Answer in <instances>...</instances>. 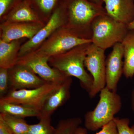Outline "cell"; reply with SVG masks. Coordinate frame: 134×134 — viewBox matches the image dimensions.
I'll return each mask as SVG.
<instances>
[{
  "label": "cell",
  "instance_id": "cell-28",
  "mask_svg": "<svg viewBox=\"0 0 134 134\" xmlns=\"http://www.w3.org/2000/svg\"><path fill=\"white\" fill-rule=\"evenodd\" d=\"M131 105L132 111L134 112V88L131 93Z\"/></svg>",
  "mask_w": 134,
  "mask_h": 134
},
{
  "label": "cell",
  "instance_id": "cell-17",
  "mask_svg": "<svg viewBox=\"0 0 134 134\" xmlns=\"http://www.w3.org/2000/svg\"><path fill=\"white\" fill-rule=\"evenodd\" d=\"M124 51L123 74L126 78L134 75V30H129L121 42Z\"/></svg>",
  "mask_w": 134,
  "mask_h": 134
},
{
  "label": "cell",
  "instance_id": "cell-25",
  "mask_svg": "<svg viewBox=\"0 0 134 134\" xmlns=\"http://www.w3.org/2000/svg\"><path fill=\"white\" fill-rule=\"evenodd\" d=\"M19 2H18V0H0V17L1 19H3L4 17Z\"/></svg>",
  "mask_w": 134,
  "mask_h": 134
},
{
  "label": "cell",
  "instance_id": "cell-26",
  "mask_svg": "<svg viewBox=\"0 0 134 134\" xmlns=\"http://www.w3.org/2000/svg\"><path fill=\"white\" fill-rule=\"evenodd\" d=\"M58 0H35L37 5L43 13L48 14L54 8Z\"/></svg>",
  "mask_w": 134,
  "mask_h": 134
},
{
  "label": "cell",
  "instance_id": "cell-11",
  "mask_svg": "<svg viewBox=\"0 0 134 134\" xmlns=\"http://www.w3.org/2000/svg\"><path fill=\"white\" fill-rule=\"evenodd\" d=\"M10 91L35 88L46 82L29 67L16 64L9 69Z\"/></svg>",
  "mask_w": 134,
  "mask_h": 134
},
{
  "label": "cell",
  "instance_id": "cell-29",
  "mask_svg": "<svg viewBox=\"0 0 134 134\" xmlns=\"http://www.w3.org/2000/svg\"><path fill=\"white\" fill-rule=\"evenodd\" d=\"M88 1L93 3L102 5V6H103V3H104V0H88Z\"/></svg>",
  "mask_w": 134,
  "mask_h": 134
},
{
  "label": "cell",
  "instance_id": "cell-7",
  "mask_svg": "<svg viewBox=\"0 0 134 134\" xmlns=\"http://www.w3.org/2000/svg\"><path fill=\"white\" fill-rule=\"evenodd\" d=\"M105 62V50L93 43L89 44L84 63L93 80L88 93L90 98L95 97L106 86Z\"/></svg>",
  "mask_w": 134,
  "mask_h": 134
},
{
  "label": "cell",
  "instance_id": "cell-21",
  "mask_svg": "<svg viewBox=\"0 0 134 134\" xmlns=\"http://www.w3.org/2000/svg\"><path fill=\"white\" fill-rule=\"evenodd\" d=\"M37 124L29 125L28 134H54L55 128L51 124V118L39 119Z\"/></svg>",
  "mask_w": 134,
  "mask_h": 134
},
{
  "label": "cell",
  "instance_id": "cell-5",
  "mask_svg": "<svg viewBox=\"0 0 134 134\" xmlns=\"http://www.w3.org/2000/svg\"><path fill=\"white\" fill-rule=\"evenodd\" d=\"M90 43L91 39L82 37L63 26L55 31L34 52L49 59L77 46Z\"/></svg>",
  "mask_w": 134,
  "mask_h": 134
},
{
  "label": "cell",
  "instance_id": "cell-24",
  "mask_svg": "<svg viewBox=\"0 0 134 134\" xmlns=\"http://www.w3.org/2000/svg\"><path fill=\"white\" fill-rule=\"evenodd\" d=\"M75 134H87V129L80 126L76 129ZM96 134H117V127L114 120L104 126L101 130Z\"/></svg>",
  "mask_w": 134,
  "mask_h": 134
},
{
  "label": "cell",
  "instance_id": "cell-18",
  "mask_svg": "<svg viewBox=\"0 0 134 134\" xmlns=\"http://www.w3.org/2000/svg\"><path fill=\"white\" fill-rule=\"evenodd\" d=\"M0 113L7 114L15 117L24 118L37 117L40 115V111L21 104L0 102Z\"/></svg>",
  "mask_w": 134,
  "mask_h": 134
},
{
  "label": "cell",
  "instance_id": "cell-9",
  "mask_svg": "<svg viewBox=\"0 0 134 134\" xmlns=\"http://www.w3.org/2000/svg\"><path fill=\"white\" fill-rule=\"evenodd\" d=\"M49 58L32 51L18 58L16 64L29 67L36 74L48 82L63 81L69 76L52 68L48 63Z\"/></svg>",
  "mask_w": 134,
  "mask_h": 134
},
{
  "label": "cell",
  "instance_id": "cell-14",
  "mask_svg": "<svg viewBox=\"0 0 134 134\" xmlns=\"http://www.w3.org/2000/svg\"><path fill=\"white\" fill-rule=\"evenodd\" d=\"M104 9L108 16L128 25L134 18V0H104Z\"/></svg>",
  "mask_w": 134,
  "mask_h": 134
},
{
  "label": "cell",
  "instance_id": "cell-30",
  "mask_svg": "<svg viewBox=\"0 0 134 134\" xmlns=\"http://www.w3.org/2000/svg\"><path fill=\"white\" fill-rule=\"evenodd\" d=\"M129 30H134V18L131 23L127 25Z\"/></svg>",
  "mask_w": 134,
  "mask_h": 134
},
{
  "label": "cell",
  "instance_id": "cell-22",
  "mask_svg": "<svg viewBox=\"0 0 134 134\" xmlns=\"http://www.w3.org/2000/svg\"><path fill=\"white\" fill-rule=\"evenodd\" d=\"M117 130V134H134V125L130 127L129 120L126 118L115 117L114 119Z\"/></svg>",
  "mask_w": 134,
  "mask_h": 134
},
{
  "label": "cell",
  "instance_id": "cell-2",
  "mask_svg": "<svg viewBox=\"0 0 134 134\" xmlns=\"http://www.w3.org/2000/svg\"><path fill=\"white\" fill-rule=\"evenodd\" d=\"M90 43L77 46L66 52L52 56L48 60L51 67L67 76L77 78L81 86L88 93L90 91L93 80L91 75L85 70L84 63Z\"/></svg>",
  "mask_w": 134,
  "mask_h": 134
},
{
  "label": "cell",
  "instance_id": "cell-20",
  "mask_svg": "<svg viewBox=\"0 0 134 134\" xmlns=\"http://www.w3.org/2000/svg\"><path fill=\"white\" fill-rule=\"evenodd\" d=\"M82 122L81 119L79 117L60 120L55 127L54 134H75Z\"/></svg>",
  "mask_w": 134,
  "mask_h": 134
},
{
  "label": "cell",
  "instance_id": "cell-3",
  "mask_svg": "<svg viewBox=\"0 0 134 134\" xmlns=\"http://www.w3.org/2000/svg\"><path fill=\"white\" fill-rule=\"evenodd\" d=\"M99 92L96 107L87 112L84 116L85 127L90 131H97L111 121L122 108V99L116 92L105 86Z\"/></svg>",
  "mask_w": 134,
  "mask_h": 134
},
{
  "label": "cell",
  "instance_id": "cell-15",
  "mask_svg": "<svg viewBox=\"0 0 134 134\" xmlns=\"http://www.w3.org/2000/svg\"><path fill=\"white\" fill-rule=\"evenodd\" d=\"M4 23L37 22L41 21L39 18L32 8L26 0L20 2L13 8L4 18Z\"/></svg>",
  "mask_w": 134,
  "mask_h": 134
},
{
  "label": "cell",
  "instance_id": "cell-12",
  "mask_svg": "<svg viewBox=\"0 0 134 134\" xmlns=\"http://www.w3.org/2000/svg\"><path fill=\"white\" fill-rule=\"evenodd\" d=\"M124 51L121 43L113 47V50L106 60V87L117 91L118 84L123 74Z\"/></svg>",
  "mask_w": 134,
  "mask_h": 134
},
{
  "label": "cell",
  "instance_id": "cell-6",
  "mask_svg": "<svg viewBox=\"0 0 134 134\" xmlns=\"http://www.w3.org/2000/svg\"><path fill=\"white\" fill-rule=\"evenodd\" d=\"M63 81L46 82L35 88L10 90L6 96L0 98V102L18 103L40 111L48 96Z\"/></svg>",
  "mask_w": 134,
  "mask_h": 134
},
{
  "label": "cell",
  "instance_id": "cell-10",
  "mask_svg": "<svg viewBox=\"0 0 134 134\" xmlns=\"http://www.w3.org/2000/svg\"><path fill=\"white\" fill-rule=\"evenodd\" d=\"M41 21L4 23L1 24V40L6 42L26 38L31 39L44 26Z\"/></svg>",
  "mask_w": 134,
  "mask_h": 134
},
{
  "label": "cell",
  "instance_id": "cell-16",
  "mask_svg": "<svg viewBox=\"0 0 134 134\" xmlns=\"http://www.w3.org/2000/svg\"><path fill=\"white\" fill-rule=\"evenodd\" d=\"M22 40L6 42L0 39V68L9 69L16 65Z\"/></svg>",
  "mask_w": 134,
  "mask_h": 134
},
{
  "label": "cell",
  "instance_id": "cell-4",
  "mask_svg": "<svg viewBox=\"0 0 134 134\" xmlns=\"http://www.w3.org/2000/svg\"><path fill=\"white\" fill-rule=\"evenodd\" d=\"M91 29L92 43L105 50L121 43L129 30L127 25L115 21L106 13L94 19Z\"/></svg>",
  "mask_w": 134,
  "mask_h": 134
},
{
  "label": "cell",
  "instance_id": "cell-8",
  "mask_svg": "<svg viewBox=\"0 0 134 134\" xmlns=\"http://www.w3.org/2000/svg\"><path fill=\"white\" fill-rule=\"evenodd\" d=\"M66 23V15L64 6L57 8L53 12L46 24L31 39L22 44L18 57H21L36 50L58 29Z\"/></svg>",
  "mask_w": 134,
  "mask_h": 134
},
{
  "label": "cell",
  "instance_id": "cell-23",
  "mask_svg": "<svg viewBox=\"0 0 134 134\" xmlns=\"http://www.w3.org/2000/svg\"><path fill=\"white\" fill-rule=\"evenodd\" d=\"M9 91V69L0 68V98L6 96Z\"/></svg>",
  "mask_w": 134,
  "mask_h": 134
},
{
  "label": "cell",
  "instance_id": "cell-13",
  "mask_svg": "<svg viewBox=\"0 0 134 134\" xmlns=\"http://www.w3.org/2000/svg\"><path fill=\"white\" fill-rule=\"evenodd\" d=\"M72 83V77H69L51 93L40 111V115L37 118L38 119L51 118L55 111L69 99Z\"/></svg>",
  "mask_w": 134,
  "mask_h": 134
},
{
  "label": "cell",
  "instance_id": "cell-19",
  "mask_svg": "<svg viewBox=\"0 0 134 134\" xmlns=\"http://www.w3.org/2000/svg\"><path fill=\"white\" fill-rule=\"evenodd\" d=\"M0 117L9 126L14 134H28L30 125L24 118L2 113Z\"/></svg>",
  "mask_w": 134,
  "mask_h": 134
},
{
  "label": "cell",
  "instance_id": "cell-1",
  "mask_svg": "<svg viewBox=\"0 0 134 134\" xmlns=\"http://www.w3.org/2000/svg\"><path fill=\"white\" fill-rule=\"evenodd\" d=\"M63 6L66 15L64 26L82 37L91 39L92 23L106 13L104 8L88 0H68Z\"/></svg>",
  "mask_w": 134,
  "mask_h": 134
},
{
  "label": "cell",
  "instance_id": "cell-27",
  "mask_svg": "<svg viewBox=\"0 0 134 134\" xmlns=\"http://www.w3.org/2000/svg\"><path fill=\"white\" fill-rule=\"evenodd\" d=\"M0 134H14L9 126L1 117H0Z\"/></svg>",
  "mask_w": 134,
  "mask_h": 134
}]
</instances>
